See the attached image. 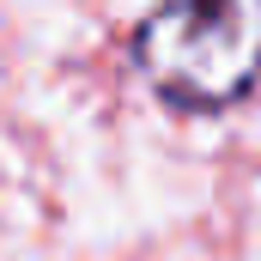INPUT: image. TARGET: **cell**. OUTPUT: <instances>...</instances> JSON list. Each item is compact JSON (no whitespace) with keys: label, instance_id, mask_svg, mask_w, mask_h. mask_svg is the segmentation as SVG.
<instances>
[{"label":"cell","instance_id":"6da1fadb","mask_svg":"<svg viewBox=\"0 0 261 261\" xmlns=\"http://www.w3.org/2000/svg\"><path fill=\"white\" fill-rule=\"evenodd\" d=\"M128 61L182 116L237 110L261 85V0H158L134 24Z\"/></svg>","mask_w":261,"mask_h":261}]
</instances>
